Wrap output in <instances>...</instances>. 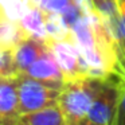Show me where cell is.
<instances>
[{
  "label": "cell",
  "instance_id": "6da1fadb",
  "mask_svg": "<svg viewBox=\"0 0 125 125\" xmlns=\"http://www.w3.org/2000/svg\"><path fill=\"white\" fill-rule=\"evenodd\" d=\"M105 78L83 75L65 82L58 97V105L65 114L69 125H73L79 120L86 118L90 106L97 93L100 92Z\"/></svg>",
  "mask_w": 125,
  "mask_h": 125
},
{
  "label": "cell",
  "instance_id": "7a4b0ae2",
  "mask_svg": "<svg viewBox=\"0 0 125 125\" xmlns=\"http://www.w3.org/2000/svg\"><path fill=\"white\" fill-rule=\"evenodd\" d=\"M14 78L16 82L19 110L22 114L58 105L61 89L44 85L22 71L15 74Z\"/></svg>",
  "mask_w": 125,
  "mask_h": 125
},
{
  "label": "cell",
  "instance_id": "3957f363",
  "mask_svg": "<svg viewBox=\"0 0 125 125\" xmlns=\"http://www.w3.org/2000/svg\"><path fill=\"white\" fill-rule=\"evenodd\" d=\"M124 79L118 75L105 78L93 101L86 118L97 125H113Z\"/></svg>",
  "mask_w": 125,
  "mask_h": 125
},
{
  "label": "cell",
  "instance_id": "277c9868",
  "mask_svg": "<svg viewBox=\"0 0 125 125\" xmlns=\"http://www.w3.org/2000/svg\"><path fill=\"white\" fill-rule=\"evenodd\" d=\"M46 42L50 52L52 54L54 59L57 61L63 75H65V82L83 75H89L87 66L79 52L78 47L71 41V36L70 39H63V41L46 38Z\"/></svg>",
  "mask_w": 125,
  "mask_h": 125
},
{
  "label": "cell",
  "instance_id": "5b68a950",
  "mask_svg": "<svg viewBox=\"0 0 125 125\" xmlns=\"http://www.w3.org/2000/svg\"><path fill=\"white\" fill-rule=\"evenodd\" d=\"M49 52L46 39H38L34 36H26L12 46L15 66L19 71H26L36 59Z\"/></svg>",
  "mask_w": 125,
  "mask_h": 125
},
{
  "label": "cell",
  "instance_id": "8992f818",
  "mask_svg": "<svg viewBox=\"0 0 125 125\" xmlns=\"http://www.w3.org/2000/svg\"><path fill=\"white\" fill-rule=\"evenodd\" d=\"M23 73L28 74L30 77L41 81L42 83L49 85L55 89H62L65 85V75H63L57 61L54 59L52 54L50 52V50L49 52L42 55L39 59H36Z\"/></svg>",
  "mask_w": 125,
  "mask_h": 125
},
{
  "label": "cell",
  "instance_id": "52a82bcc",
  "mask_svg": "<svg viewBox=\"0 0 125 125\" xmlns=\"http://www.w3.org/2000/svg\"><path fill=\"white\" fill-rule=\"evenodd\" d=\"M19 98L14 77L0 78V125H16L19 117Z\"/></svg>",
  "mask_w": 125,
  "mask_h": 125
},
{
  "label": "cell",
  "instance_id": "ba28073f",
  "mask_svg": "<svg viewBox=\"0 0 125 125\" xmlns=\"http://www.w3.org/2000/svg\"><path fill=\"white\" fill-rule=\"evenodd\" d=\"M16 125H69V122L59 105H54L22 114Z\"/></svg>",
  "mask_w": 125,
  "mask_h": 125
},
{
  "label": "cell",
  "instance_id": "9c48e42d",
  "mask_svg": "<svg viewBox=\"0 0 125 125\" xmlns=\"http://www.w3.org/2000/svg\"><path fill=\"white\" fill-rule=\"evenodd\" d=\"M20 26L23 27V30L28 34L30 36L38 39H46V12L43 10H41L36 4H34L30 0L27 11L24 12L22 18L19 20Z\"/></svg>",
  "mask_w": 125,
  "mask_h": 125
},
{
  "label": "cell",
  "instance_id": "30bf717a",
  "mask_svg": "<svg viewBox=\"0 0 125 125\" xmlns=\"http://www.w3.org/2000/svg\"><path fill=\"white\" fill-rule=\"evenodd\" d=\"M46 38L55 39V41H63L70 39V28L63 22L61 14H46Z\"/></svg>",
  "mask_w": 125,
  "mask_h": 125
},
{
  "label": "cell",
  "instance_id": "8fae6325",
  "mask_svg": "<svg viewBox=\"0 0 125 125\" xmlns=\"http://www.w3.org/2000/svg\"><path fill=\"white\" fill-rule=\"evenodd\" d=\"M18 73V69L14 62L12 47L0 46V77L8 78Z\"/></svg>",
  "mask_w": 125,
  "mask_h": 125
},
{
  "label": "cell",
  "instance_id": "7c38bea8",
  "mask_svg": "<svg viewBox=\"0 0 125 125\" xmlns=\"http://www.w3.org/2000/svg\"><path fill=\"white\" fill-rule=\"evenodd\" d=\"M73 0H39L38 7L46 14H59Z\"/></svg>",
  "mask_w": 125,
  "mask_h": 125
},
{
  "label": "cell",
  "instance_id": "4fadbf2b",
  "mask_svg": "<svg viewBox=\"0 0 125 125\" xmlns=\"http://www.w3.org/2000/svg\"><path fill=\"white\" fill-rule=\"evenodd\" d=\"M113 125H125V82L122 83V87H121V94H120V101H118V106H117Z\"/></svg>",
  "mask_w": 125,
  "mask_h": 125
},
{
  "label": "cell",
  "instance_id": "5bb4252c",
  "mask_svg": "<svg viewBox=\"0 0 125 125\" xmlns=\"http://www.w3.org/2000/svg\"><path fill=\"white\" fill-rule=\"evenodd\" d=\"M92 4L93 10L97 14H104L110 10L117 8V1L116 0H89Z\"/></svg>",
  "mask_w": 125,
  "mask_h": 125
},
{
  "label": "cell",
  "instance_id": "9a60e30c",
  "mask_svg": "<svg viewBox=\"0 0 125 125\" xmlns=\"http://www.w3.org/2000/svg\"><path fill=\"white\" fill-rule=\"evenodd\" d=\"M118 11H120V16H121L122 24H124V28H125V3L118 6Z\"/></svg>",
  "mask_w": 125,
  "mask_h": 125
},
{
  "label": "cell",
  "instance_id": "2e32d148",
  "mask_svg": "<svg viewBox=\"0 0 125 125\" xmlns=\"http://www.w3.org/2000/svg\"><path fill=\"white\" fill-rule=\"evenodd\" d=\"M73 125H97V124H94V122L89 121L87 118H83V120H79V121L74 122Z\"/></svg>",
  "mask_w": 125,
  "mask_h": 125
},
{
  "label": "cell",
  "instance_id": "e0dca14e",
  "mask_svg": "<svg viewBox=\"0 0 125 125\" xmlns=\"http://www.w3.org/2000/svg\"><path fill=\"white\" fill-rule=\"evenodd\" d=\"M6 20H8V19H7V16H6V12H4L3 7L0 6V23L6 22Z\"/></svg>",
  "mask_w": 125,
  "mask_h": 125
},
{
  "label": "cell",
  "instance_id": "ac0fdd59",
  "mask_svg": "<svg viewBox=\"0 0 125 125\" xmlns=\"http://www.w3.org/2000/svg\"><path fill=\"white\" fill-rule=\"evenodd\" d=\"M116 1H117V7H118V6H121V4H124V3H125V0H116Z\"/></svg>",
  "mask_w": 125,
  "mask_h": 125
},
{
  "label": "cell",
  "instance_id": "d6986e66",
  "mask_svg": "<svg viewBox=\"0 0 125 125\" xmlns=\"http://www.w3.org/2000/svg\"><path fill=\"white\" fill-rule=\"evenodd\" d=\"M0 78H1V77H0Z\"/></svg>",
  "mask_w": 125,
  "mask_h": 125
},
{
  "label": "cell",
  "instance_id": "ffe728a7",
  "mask_svg": "<svg viewBox=\"0 0 125 125\" xmlns=\"http://www.w3.org/2000/svg\"><path fill=\"white\" fill-rule=\"evenodd\" d=\"M0 46H1V44H0Z\"/></svg>",
  "mask_w": 125,
  "mask_h": 125
}]
</instances>
